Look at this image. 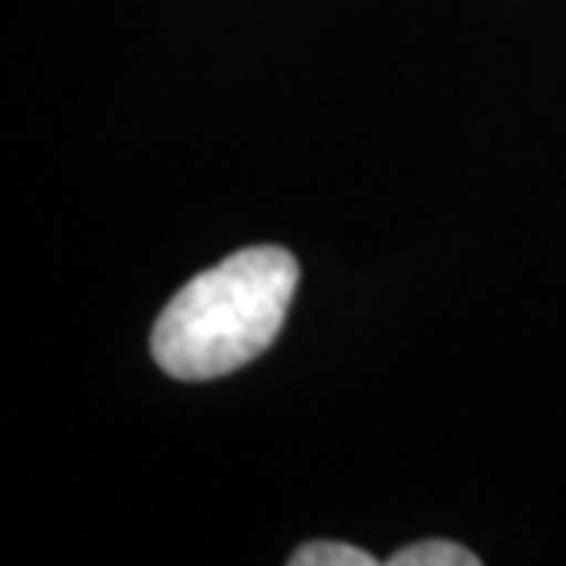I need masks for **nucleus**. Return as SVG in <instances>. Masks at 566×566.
I'll return each mask as SVG.
<instances>
[{
    "instance_id": "nucleus-2",
    "label": "nucleus",
    "mask_w": 566,
    "mask_h": 566,
    "mask_svg": "<svg viewBox=\"0 0 566 566\" xmlns=\"http://www.w3.org/2000/svg\"><path fill=\"white\" fill-rule=\"evenodd\" d=\"M390 566H479V556L452 541H420V545L394 552Z\"/></svg>"
},
{
    "instance_id": "nucleus-3",
    "label": "nucleus",
    "mask_w": 566,
    "mask_h": 566,
    "mask_svg": "<svg viewBox=\"0 0 566 566\" xmlns=\"http://www.w3.org/2000/svg\"><path fill=\"white\" fill-rule=\"evenodd\" d=\"M291 566H376V556L354 545H338V541H313L294 552Z\"/></svg>"
},
{
    "instance_id": "nucleus-1",
    "label": "nucleus",
    "mask_w": 566,
    "mask_h": 566,
    "mask_svg": "<svg viewBox=\"0 0 566 566\" xmlns=\"http://www.w3.org/2000/svg\"><path fill=\"white\" fill-rule=\"evenodd\" d=\"M298 287L280 247H247L180 287L155 321L151 357L174 379H218L262 357Z\"/></svg>"
}]
</instances>
